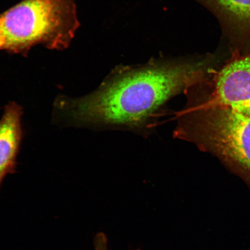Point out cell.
I'll use <instances>...</instances> for the list:
<instances>
[{"mask_svg":"<svg viewBox=\"0 0 250 250\" xmlns=\"http://www.w3.org/2000/svg\"><path fill=\"white\" fill-rule=\"evenodd\" d=\"M177 116L174 135L216 156L250 189V115L188 101Z\"/></svg>","mask_w":250,"mask_h":250,"instance_id":"cell-2","label":"cell"},{"mask_svg":"<svg viewBox=\"0 0 250 250\" xmlns=\"http://www.w3.org/2000/svg\"><path fill=\"white\" fill-rule=\"evenodd\" d=\"M212 68L206 61L156 62L114 72L83 98L56 99L57 116L78 126H143L168 100L201 83Z\"/></svg>","mask_w":250,"mask_h":250,"instance_id":"cell-1","label":"cell"},{"mask_svg":"<svg viewBox=\"0 0 250 250\" xmlns=\"http://www.w3.org/2000/svg\"><path fill=\"white\" fill-rule=\"evenodd\" d=\"M23 109L15 102L5 106L0 120V187L9 174L15 173L23 129Z\"/></svg>","mask_w":250,"mask_h":250,"instance_id":"cell-5","label":"cell"},{"mask_svg":"<svg viewBox=\"0 0 250 250\" xmlns=\"http://www.w3.org/2000/svg\"><path fill=\"white\" fill-rule=\"evenodd\" d=\"M188 99L224 106L250 115V54L236 49L226 64L207 80L187 90Z\"/></svg>","mask_w":250,"mask_h":250,"instance_id":"cell-4","label":"cell"},{"mask_svg":"<svg viewBox=\"0 0 250 250\" xmlns=\"http://www.w3.org/2000/svg\"><path fill=\"white\" fill-rule=\"evenodd\" d=\"M230 26L242 33L250 32V0H203Z\"/></svg>","mask_w":250,"mask_h":250,"instance_id":"cell-6","label":"cell"},{"mask_svg":"<svg viewBox=\"0 0 250 250\" xmlns=\"http://www.w3.org/2000/svg\"><path fill=\"white\" fill-rule=\"evenodd\" d=\"M80 26L75 0H22L0 15V51L68 48Z\"/></svg>","mask_w":250,"mask_h":250,"instance_id":"cell-3","label":"cell"},{"mask_svg":"<svg viewBox=\"0 0 250 250\" xmlns=\"http://www.w3.org/2000/svg\"><path fill=\"white\" fill-rule=\"evenodd\" d=\"M94 250H108L107 237L104 233L99 232L96 234L94 239Z\"/></svg>","mask_w":250,"mask_h":250,"instance_id":"cell-7","label":"cell"}]
</instances>
